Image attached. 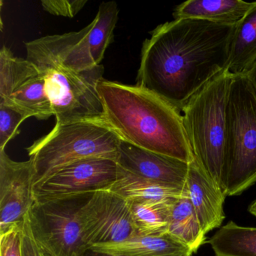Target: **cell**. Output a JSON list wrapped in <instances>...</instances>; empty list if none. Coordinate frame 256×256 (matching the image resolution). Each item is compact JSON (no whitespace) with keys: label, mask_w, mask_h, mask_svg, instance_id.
Wrapping results in <instances>:
<instances>
[{"label":"cell","mask_w":256,"mask_h":256,"mask_svg":"<svg viewBox=\"0 0 256 256\" xmlns=\"http://www.w3.org/2000/svg\"><path fill=\"white\" fill-rule=\"evenodd\" d=\"M26 60L46 80L56 124L103 120V108L97 86L103 80L104 67L86 70L76 59L52 52L36 42L25 43Z\"/></svg>","instance_id":"obj_3"},{"label":"cell","mask_w":256,"mask_h":256,"mask_svg":"<svg viewBox=\"0 0 256 256\" xmlns=\"http://www.w3.org/2000/svg\"><path fill=\"white\" fill-rule=\"evenodd\" d=\"M250 82H251L253 88L256 92V64H254V66L252 68V70L248 72V74H246Z\"/></svg>","instance_id":"obj_26"},{"label":"cell","mask_w":256,"mask_h":256,"mask_svg":"<svg viewBox=\"0 0 256 256\" xmlns=\"http://www.w3.org/2000/svg\"><path fill=\"white\" fill-rule=\"evenodd\" d=\"M22 251L23 256H42L32 236L28 216L24 223Z\"/></svg>","instance_id":"obj_25"},{"label":"cell","mask_w":256,"mask_h":256,"mask_svg":"<svg viewBox=\"0 0 256 256\" xmlns=\"http://www.w3.org/2000/svg\"><path fill=\"white\" fill-rule=\"evenodd\" d=\"M248 212L252 214V215L256 216V198L252 202V203L250 204V208H248Z\"/></svg>","instance_id":"obj_28"},{"label":"cell","mask_w":256,"mask_h":256,"mask_svg":"<svg viewBox=\"0 0 256 256\" xmlns=\"http://www.w3.org/2000/svg\"><path fill=\"white\" fill-rule=\"evenodd\" d=\"M90 250L116 256H192L184 242L168 233L136 236L122 242L92 246Z\"/></svg>","instance_id":"obj_14"},{"label":"cell","mask_w":256,"mask_h":256,"mask_svg":"<svg viewBox=\"0 0 256 256\" xmlns=\"http://www.w3.org/2000/svg\"><path fill=\"white\" fill-rule=\"evenodd\" d=\"M119 8L116 2H104L90 23L88 36L91 55L96 65H101L106 49L114 41V31L118 23Z\"/></svg>","instance_id":"obj_21"},{"label":"cell","mask_w":256,"mask_h":256,"mask_svg":"<svg viewBox=\"0 0 256 256\" xmlns=\"http://www.w3.org/2000/svg\"><path fill=\"white\" fill-rule=\"evenodd\" d=\"M97 90L103 121L121 139L185 162L194 160L182 114L168 102L142 86L104 79Z\"/></svg>","instance_id":"obj_2"},{"label":"cell","mask_w":256,"mask_h":256,"mask_svg":"<svg viewBox=\"0 0 256 256\" xmlns=\"http://www.w3.org/2000/svg\"><path fill=\"white\" fill-rule=\"evenodd\" d=\"M256 4L242 0H188L176 7L174 20L198 19L236 25Z\"/></svg>","instance_id":"obj_15"},{"label":"cell","mask_w":256,"mask_h":256,"mask_svg":"<svg viewBox=\"0 0 256 256\" xmlns=\"http://www.w3.org/2000/svg\"><path fill=\"white\" fill-rule=\"evenodd\" d=\"M32 160L16 162L0 150V234L23 224L35 203Z\"/></svg>","instance_id":"obj_11"},{"label":"cell","mask_w":256,"mask_h":256,"mask_svg":"<svg viewBox=\"0 0 256 256\" xmlns=\"http://www.w3.org/2000/svg\"><path fill=\"white\" fill-rule=\"evenodd\" d=\"M79 216L84 238L90 248L138 236L130 202L110 190L92 192L80 208Z\"/></svg>","instance_id":"obj_9"},{"label":"cell","mask_w":256,"mask_h":256,"mask_svg":"<svg viewBox=\"0 0 256 256\" xmlns=\"http://www.w3.org/2000/svg\"><path fill=\"white\" fill-rule=\"evenodd\" d=\"M176 200L130 202L138 236L167 234L172 208Z\"/></svg>","instance_id":"obj_20"},{"label":"cell","mask_w":256,"mask_h":256,"mask_svg":"<svg viewBox=\"0 0 256 256\" xmlns=\"http://www.w3.org/2000/svg\"><path fill=\"white\" fill-rule=\"evenodd\" d=\"M168 233L186 244L192 253L197 252L206 242V234L188 198L187 188L184 196L174 204Z\"/></svg>","instance_id":"obj_18"},{"label":"cell","mask_w":256,"mask_h":256,"mask_svg":"<svg viewBox=\"0 0 256 256\" xmlns=\"http://www.w3.org/2000/svg\"><path fill=\"white\" fill-rule=\"evenodd\" d=\"M30 115L8 104L0 103V150L20 133V124Z\"/></svg>","instance_id":"obj_22"},{"label":"cell","mask_w":256,"mask_h":256,"mask_svg":"<svg viewBox=\"0 0 256 256\" xmlns=\"http://www.w3.org/2000/svg\"><path fill=\"white\" fill-rule=\"evenodd\" d=\"M0 103L40 120L54 116L46 80L38 68L28 60L16 58L6 46L0 52Z\"/></svg>","instance_id":"obj_8"},{"label":"cell","mask_w":256,"mask_h":256,"mask_svg":"<svg viewBox=\"0 0 256 256\" xmlns=\"http://www.w3.org/2000/svg\"><path fill=\"white\" fill-rule=\"evenodd\" d=\"M120 139L102 120L56 124L48 134L26 148L34 164V185L85 158L116 161Z\"/></svg>","instance_id":"obj_5"},{"label":"cell","mask_w":256,"mask_h":256,"mask_svg":"<svg viewBox=\"0 0 256 256\" xmlns=\"http://www.w3.org/2000/svg\"><path fill=\"white\" fill-rule=\"evenodd\" d=\"M88 2V0H44L43 10L55 16L73 18Z\"/></svg>","instance_id":"obj_23"},{"label":"cell","mask_w":256,"mask_h":256,"mask_svg":"<svg viewBox=\"0 0 256 256\" xmlns=\"http://www.w3.org/2000/svg\"><path fill=\"white\" fill-rule=\"evenodd\" d=\"M23 227L24 224L14 226L0 234V256H23Z\"/></svg>","instance_id":"obj_24"},{"label":"cell","mask_w":256,"mask_h":256,"mask_svg":"<svg viewBox=\"0 0 256 256\" xmlns=\"http://www.w3.org/2000/svg\"><path fill=\"white\" fill-rule=\"evenodd\" d=\"M116 162L124 170L162 185L184 188L188 163L142 149L120 139Z\"/></svg>","instance_id":"obj_12"},{"label":"cell","mask_w":256,"mask_h":256,"mask_svg":"<svg viewBox=\"0 0 256 256\" xmlns=\"http://www.w3.org/2000/svg\"><path fill=\"white\" fill-rule=\"evenodd\" d=\"M186 186L204 233L221 227L226 218L223 210L226 194L194 158L188 163Z\"/></svg>","instance_id":"obj_13"},{"label":"cell","mask_w":256,"mask_h":256,"mask_svg":"<svg viewBox=\"0 0 256 256\" xmlns=\"http://www.w3.org/2000/svg\"><path fill=\"white\" fill-rule=\"evenodd\" d=\"M226 196L256 184V92L246 76H233L226 107Z\"/></svg>","instance_id":"obj_6"},{"label":"cell","mask_w":256,"mask_h":256,"mask_svg":"<svg viewBox=\"0 0 256 256\" xmlns=\"http://www.w3.org/2000/svg\"><path fill=\"white\" fill-rule=\"evenodd\" d=\"M118 170V162L112 158L94 157L80 160L35 184V200L108 190L116 181Z\"/></svg>","instance_id":"obj_10"},{"label":"cell","mask_w":256,"mask_h":256,"mask_svg":"<svg viewBox=\"0 0 256 256\" xmlns=\"http://www.w3.org/2000/svg\"><path fill=\"white\" fill-rule=\"evenodd\" d=\"M92 193L35 200L28 218L42 256H85L90 248L79 214Z\"/></svg>","instance_id":"obj_7"},{"label":"cell","mask_w":256,"mask_h":256,"mask_svg":"<svg viewBox=\"0 0 256 256\" xmlns=\"http://www.w3.org/2000/svg\"><path fill=\"white\" fill-rule=\"evenodd\" d=\"M108 190L128 202H174L184 196L186 191V186L184 188H180L162 185L136 176L119 166L116 181Z\"/></svg>","instance_id":"obj_16"},{"label":"cell","mask_w":256,"mask_h":256,"mask_svg":"<svg viewBox=\"0 0 256 256\" xmlns=\"http://www.w3.org/2000/svg\"><path fill=\"white\" fill-rule=\"evenodd\" d=\"M84 256H116L112 254H106V253L94 251L92 250H89L86 252Z\"/></svg>","instance_id":"obj_27"},{"label":"cell","mask_w":256,"mask_h":256,"mask_svg":"<svg viewBox=\"0 0 256 256\" xmlns=\"http://www.w3.org/2000/svg\"><path fill=\"white\" fill-rule=\"evenodd\" d=\"M215 256H256V228L230 221L208 240Z\"/></svg>","instance_id":"obj_19"},{"label":"cell","mask_w":256,"mask_h":256,"mask_svg":"<svg viewBox=\"0 0 256 256\" xmlns=\"http://www.w3.org/2000/svg\"><path fill=\"white\" fill-rule=\"evenodd\" d=\"M232 78L228 68L218 73L180 110L194 158L224 194L226 107Z\"/></svg>","instance_id":"obj_4"},{"label":"cell","mask_w":256,"mask_h":256,"mask_svg":"<svg viewBox=\"0 0 256 256\" xmlns=\"http://www.w3.org/2000/svg\"><path fill=\"white\" fill-rule=\"evenodd\" d=\"M236 26L190 18L160 25L144 42L136 85L180 112L202 86L228 68Z\"/></svg>","instance_id":"obj_1"},{"label":"cell","mask_w":256,"mask_h":256,"mask_svg":"<svg viewBox=\"0 0 256 256\" xmlns=\"http://www.w3.org/2000/svg\"><path fill=\"white\" fill-rule=\"evenodd\" d=\"M256 64V4L236 24L227 68L233 76H246Z\"/></svg>","instance_id":"obj_17"}]
</instances>
